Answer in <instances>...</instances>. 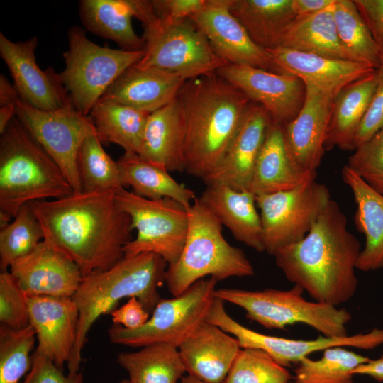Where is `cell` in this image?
Here are the masks:
<instances>
[{"label":"cell","instance_id":"6da1fadb","mask_svg":"<svg viewBox=\"0 0 383 383\" xmlns=\"http://www.w3.org/2000/svg\"><path fill=\"white\" fill-rule=\"evenodd\" d=\"M116 190L73 192L30 204L43 240L72 260L83 277L116 264L132 240L131 219L118 207Z\"/></svg>","mask_w":383,"mask_h":383},{"label":"cell","instance_id":"7a4b0ae2","mask_svg":"<svg viewBox=\"0 0 383 383\" xmlns=\"http://www.w3.org/2000/svg\"><path fill=\"white\" fill-rule=\"evenodd\" d=\"M360 251L345 215L331 199L304 238L273 256L285 277L313 301L338 306L357 291L355 270Z\"/></svg>","mask_w":383,"mask_h":383},{"label":"cell","instance_id":"3957f363","mask_svg":"<svg viewBox=\"0 0 383 383\" xmlns=\"http://www.w3.org/2000/svg\"><path fill=\"white\" fill-rule=\"evenodd\" d=\"M177 98L185 121L184 171L203 179L221 162L252 102L217 73L187 80Z\"/></svg>","mask_w":383,"mask_h":383},{"label":"cell","instance_id":"277c9868","mask_svg":"<svg viewBox=\"0 0 383 383\" xmlns=\"http://www.w3.org/2000/svg\"><path fill=\"white\" fill-rule=\"evenodd\" d=\"M167 263L157 254L124 256L111 267L83 277L72 297L79 310L77 335L68 362L69 373L79 372L87 335L95 321L114 309L123 298L136 297L152 311L161 299L158 289L165 282Z\"/></svg>","mask_w":383,"mask_h":383},{"label":"cell","instance_id":"5b68a950","mask_svg":"<svg viewBox=\"0 0 383 383\" xmlns=\"http://www.w3.org/2000/svg\"><path fill=\"white\" fill-rule=\"evenodd\" d=\"M1 135V227L27 204L74 192L57 164L16 116Z\"/></svg>","mask_w":383,"mask_h":383},{"label":"cell","instance_id":"8992f818","mask_svg":"<svg viewBox=\"0 0 383 383\" xmlns=\"http://www.w3.org/2000/svg\"><path fill=\"white\" fill-rule=\"evenodd\" d=\"M187 211L189 226L184 248L177 261L167 265L165 272V282L173 296L206 276L218 282L254 274L244 252L227 242L222 223L199 197Z\"/></svg>","mask_w":383,"mask_h":383},{"label":"cell","instance_id":"52a82bcc","mask_svg":"<svg viewBox=\"0 0 383 383\" xmlns=\"http://www.w3.org/2000/svg\"><path fill=\"white\" fill-rule=\"evenodd\" d=\"M298 285L287 290L265 289L246 290L222 288L215 296L243 309L248 318L267 329H285L297 323L307 325L326 337L348 335L351 314L324 303L308 301Z\"/></svg>","mask_w":383,"mask_h":383},{"label":"cell","instance_id":"ba28073f","mask_svg":"<svg viewBox=\"0 0 383 383\" xmlns=\"http://www.w3.org/2000/svg\"><path fill=\"white\" fill-rule=\"evenodd\" d=\"M143 56L138 68H155L185 81L216 72L228 64L190 18L168 20L157 14L143 24Z\"/></svg>","mask_w":383,"mask_h":383},{"label":"cell","instance_id":"9c48e42d","mask_svg":"<svg viewBox=\"0 0 383 383\" xmlns=\"http://www.w3.org/2000/svg\"><path fill=\"white\" fill-rule=\"evenodd\" d=\"M68 44L63 53L65 67L60 77L74 106L85 116L116 79L143 56V50L98 45L78 26L69 30Z\"/></svg>","mask_w":383,"mask_h":383},{"label":"cell","instance_id":"30bf717a","mask_svg":"<svg viewBox=\"0 0 383 383\" xmlns=\"http://www.w3.org/2000/svg\"><path fill=\"white\" fill-rule=\"evenodd\" d=\"M218 281H197L182 294L161 299L141 327L130 330L113 324L108 331L113 343L142 348L154 343L179 345L204 321L216 298Z\"/></svg>","mask_w":383,"mask_h":383},{"label":"cell","instance_id":"8fae6325","mask_svg":"<svg viewBox=\"0 0 383 383\" xmlns=\"http://www.w3.org/2000/svg\"><path fill=\"white\" fill-rule=\"evenodd\" d=\"M118 207L129 215L137 235L124 247V256L155 253L174 264L184 248L189 226L187 207L172 199H148L121 187L116 191Z\"/></svg>","mask_w":383,"mask_h":383},{"label":"cell","instance_id":"7c38bea8","mask_svg":"<svg viewBox=\"0 0 383 383\" xmlns=\"http://www.w3.org/2000/svg\"><path fill=\"white\" fill-rule=\"evenodd\" d=\"M255 199L260 211L265 251L271 255L304 238L331 200L327 187L316 180Z\"/></svg>","mask_w":383,"mask_h":383},{"label":"cell","instance_id":"4fadbf2b","mask_svg":"<svg viewBox=\"0 0 383 383\" xmlns=\"http://www.w3.org/2000/svg\"><path fill=\"white\" fill-rule=\"evenodd\" d=\"M16 116L60 167L74 192H82L77 158L84 139L96 132L90 116L70 104L54 111L32 107L21 99Z\"/></svg>","mask_w":383,"mask_h":383},{"label":"cell","instance_id":"5bb4252c","mask_svg":"<svg viewBox=\"0 0 383 383\" xmlns=\"http://www.w3.org/2000/svg\"><path fill=\"white\" fill-rule=\"evenodd\" d=\"M234 336L241 348H257L269 353L278 363L287 367L299 363L309 355L332 347H350L372 350L383 345V329L375 328L367 333L344 337L320 336L316 339H291L263 334L251 330L226 312L224 302L215 298L206 318Z\"/></svg>","mask_w":383,"mask_h":383},{"label":"cell","instance_id":"9a60e30c","mask_svg":"<svg viewBox=\"0 0 383 383\" xmlns=\"http://www.w3.org/2000/svg\"><path fill=\"white\" fill-rule=\"evenodd\" d=\"M306 94L296 116L282 126L292 160L302 170L316 172L326 151V140L335 97L343 87L304 83Z\"/></svg>","mask_w":383,"mask_h":383},{"label":"cell","instance_id":"2e32d148","mask_svg":"<svg viewBox=\"0 0 383 383\" xmlns=\"http://www.w3.org/2000/svg\"><path fill=\"white\" fill-rule=\"evenodd\" d=\"M216 73L263 106L274 124L284 126L292 121L304 101V83L289 74L233 64L223 65Z\"/></svg>","mask_w":383,"mask_h":383},{"label":"cell","instance_id":"e0dca14e","mask_svg":"<svg viewBox=\"0 0 383 383\" xmlns=\"http://www.w3.org/2000/svg\"><path fill=\"white\" fill-rule=\"evenodd\" d=\"M38 38L13 42L0 33V55L6 64L21 100L33 108L54 111L72 102L60 77L36 62Z\"/></svg>","mask_w":383,"mask_h":383},{"label":"cell","instance_id":"ac0fdd59","mask_svg":"<svg viewBox=\"0 0 383 383\" xmlns=\"http://www.w3.org/2000/svg\"><path fill=\"white\" fill-rule=\"evenodd\" d=\"M231 0H206L190 18L204 33L216 53L228 64L278 72L268 52L250 38L230 11Z\"/></svg>","mask_w":383,"mask_h":383},{"label":"cell","instance_id":"d6986e66","mask_svg":"<svg viewBox=\"0 0 383 383\" xmlns=\"http://www.w3.org/2000/svg\"><path fill=\"white\" fill-rule=\"evenodd\" d=\"M9 272L27 296L72 297L83 279L78 266L44 240Z\"/></svg>","mask_w":383,"mask_h":383},{"label":"cell","instance_id":"ffe728a7","mask_svg":"<svg viewBox=\"0 0 383 383\" xmlns=\"http://www.w3.org/2000/svg\"><path fill=\"white\" fill-rule=\"evenodd\" d=\"M30 325L38 340L35 351L62 369L77 340L79 310L72 297L27 296Z\"/></svg>","mask_w":383,"mask_h":383},{"label":"cell","instance_id":"44dd1931","mask_svg":"<svg viewBox=\"0 0 383 383\" xmlns=\"http://www.w3.org/2000/svg\"><path fill=\"white\" fill-rule=\"evenodd\" d=\"M270 122L265 109L252 102L221 162L202 179L204 184H223L237 191H248Z\"/></svg>","mask_w":383,"mask_h":383},{"label":"cell","instance_id":"7402d4cb","mask_svg":"<svg viewBox=\"0 0 383 383\" xmlns=\"http://www.w3.org/2000/svg\"><path fill=\"white\" fill-rule=\"evenodd\" d=\"M178 349L188 374L206 383H223L241 347L234 336L205 321Z\"/></svg>","mask_w":383,"mask_h":383},{"label":"cell","instance_id":"603a6c76","mask_svg":"<svg viewBox=\"0 0 383 383\" xmlns=\"http://www.w3.org/2000/svg\"><path fill=\"white\" fill-rule=\"evenodd\" d=\"M316 172L301 169L290 157L282 126L270 122L248 191L255 196L294 189L315 180Z\"/></svg>","mask_w":383,"mask_h":383},{"label":"cell","instance_id":"cb8c5ba5","mask_svg":"<svg viewBox=\"0 0 383 383\" xmlns=\"http://www.w3.org/2000/svg\"><path fill=\"white\" fill-rule=\"evenodd\" d=\"M185 82L158 69L132 66L116 79L101 99L152 113L174 99Z\"/></svg>","mask_w":383,"mask_h":383},{"label":"cell","instance_id":"d4e9b609","mask_svg":"<svg viewBox=\"0 0 383 383\" xmlns=\"http://www.w3.org/2000/svg\"><path fill=\"white\" fill-rule=\"evenodd\" d=\"M279 73L294 75L304 83L343 87L376 70L360 62L331 59L282 47L265 50Z\"/></svg>","mask_w":383,"mask_h":383},{"label":"cell","instance_id":"484cf974","mask_svg":"<svg viewBox=\"0 0 383 383\" xmlns=\"http://www.w3.org/2000/svg\"><path fill=\"white\" fill-rule=\"evenodd\" d=\"M184 140V117L177 96L149 114L138 155L169 172H182Z\"/></svg>","mask_w":383,"mask_h":383},{"label":"cell","instance_id":"4316f807","mask_svg":"<svg viewBox=\"0 0 383 383\" xmlns=\"http://www.w3.org/2000/svg\"><path fill=\"white\" fill-rule=\"evenodd\" d=\"M199 198L236 240L257 252L265 251L261 218L253 194L213 184L206 186Z\"/></svg>","mask_w":383,"mask_h":383},{"label":"cell","instance_id":"83f0119b","mask_svg":"<svg viewBox=\"0 0 383 383\" xmlns=\"http://www.w3.org/2000/svg\"><path fill=\"white\" fill-rule=\"evenodd\" d=\"M344 183L352 191L356 204L355 223L365 237L357 269L369 272L383 269V195L371 188L346 165L341 171Z\"/></svg>","mask_w":383,"mask_h":383},{"label":"cell","instance_id":"f1b7e54d","mask_svg":"<svg viewBox=\"0 0 383 383\" xmlns=\"http://www.w3.org/2000/svg\"><path fill=\"white\" fill-rule=\"evenodd\" d=\"M138 0H82L79 16L86 29L114 41L122 50H143L145 41L134 31L131 18L137 17Z\"/></svg>","mask_w":383,"mask_h":383},{"label":"cell","instance_id":"f546056e","mask_svg":"<svg viewBox=\"0 0 383 383\" xmlns=\"http://www.w3.org/2000/svg\"><path fill=\"white\" fill-rule=\"evenodd\" d=\"M377 70L344 86L337 94L326 140V150H355V138L377 84Z\"/></svg>","mask_w":383,"mask_h":383},{"label":"cell","instance_id":"4dcf8cb0","mask_svg":"<svg viewBox=\"0 0 383 383\" xmlns=\"http://www.w3.org/2000/svg\"><path fill=\"white\" fill-rule=\"evenodd\" d=\"M230 11L254 43L265 50L279 47L296 18L292 0H231Z\"/></svg>","mask_w":383,"mask_h":383},{"label":"cell","instance_id":"1f68e13d","mask_svg":"<svg viewBox=\"0 0 383 383\" xmlns=\"http://www.w3.org/2000/svg\"><path fill=\"white\" fill-rule=\"evenodd\" d=\"M123 186L145 199L175 200L189 207L196 198L193 190L178 183L165 167L149 162L138 154L125 152L117 161Z\"/></svg>","mask_w":383,"mask_h":383},{"label":"cell","instance_id":"d6a6232c","mask_svg":"<svg viewBox=\"0 0 383 383\" xmlns=\"http://www.w3.org/2000/svg\"><path fill=\"white\" fill-rule=\"evenodd\" d=\"M333 5L314 14L295 18L279 47L331 59L351 60L338 36Z\"/></svg>","mask_w":383,"mask_h":383},{"label":"cell","instance_id":"836d02e7","mask_svg":"<svg viewBox=\"0 0 383 383\" xmlns=\"http://www.w3.org/2000/svg\"><path fill=\"white\" fill-rule=\"evenodd\" d=\"M150 113L100 99L91 109L90 117L101 143H115L125 152L138 154Z\"/></svg>","mask_w":383,"mask_h":383},{"label":"cell","instance_id":"e575fe53","mask_svg":"<svg viewBox=\"0 0 383 383\" xmlns=\"http://www.w3.org/2000/svg\"><path fill=\"white\" fill-rule=\"evenodd\" d=\"M117 360L128 372L131 383H178L187 372L178 348L168 343L121 353Z\"/></svg>","mask_w":383,"mask_h":383},{"label":"cell","instance_id":"d590c367","mask_svg":"<svg viewBox=\"0 0 383 383\" xmlns=\"http://www.w3.org/2000/svg\"><path fill=\"white\" fill-rule=\"evenodd\" d=\"M333 16L339 40L350 59L379 68L383 57L354 0H335Z\"/></svg>","mask_w":383,"mask_h":383},{"label":"cell","instance_id":"8d00e7d4","mask_svg":"<svg viewBox=\"0 0 383 383\" xmlns=\"http://www.w3.org/2000/svg\"><path fill=\"white\" fill-rule=\"evenodd\" d=\"M370 360L345 347L329 348L318 360L297 363L291 383H354L353 371Z\"/></svg>","mask_w":383,"mask_h":383},{"label":"cell","instance_id":"74e56055","mask_svg":"<svg viewBox=\"0 0 383 383\" xmlns=\"http://www.w3.org/2000/svg\"><path fill=\"white\" fill-rule=\"evenodd\" d=\"M101 143L94 132L84 139L79 148L77 165L82 192H105L123 187L118 162L106 152Z\"/></svg>","mask_w":383,"mask_h":383},{"label":"cell","instance_id":"f35d334b","mask_svg":"<svg viewBox=\"0 0 383 383\" xmlns=\"http://www.w3.org/2000/svg\"><path fill=\"white\" fill-rule=\"evenodd\" d=\"M44 238L43 229L30 204L23 206L13 221L0 231V268H8L33 251Z\"/></svg>","mask_w":383,"mask_h":383},{"label":"cell","instance_id":"ab89813d","mask_svg":"<svg viewBox=\"0 0 383 383\" xmlns=\"http://www.w3.org/2000/svg\"><path fill=\"white\" fill-rule=\"evenodd\" d=\"M35 332L28 326L13 329L1 324L0 328V383H21L31 368L30 353Z\"/></svg>","mask_w":383,"mask_h":383},{"label":"cell","instance_id":"60d3db41","mask_svg":"<svg viewBox=\"0 0 383 383\" xmlns=\"http://www.w3.org/2000/svg\"><path fill=\"white\" fill-rule=\"evenodd\" d=\"M292 377L265 350L241 348L224 383H291Z\"/></svg>","mask_w":383,"mask_h":383},{"label":"cell","instance_id":"b9f144b4","mask_svg":"<svg viewBox=\"0 0 383 383\" xmlns=\"http://www.w3.org/2000/svg\"><path fill=\"white\" fill-rule=\"evenodd\" d=\"M346 165L383 195V128L355 148Z\"/></svg>","mask_w":383,"mask_h":383},{"label":"cell","instance_id":"7bdbcfd3","mask_svg":"<svg viewBox=\"0 0 383 383\" xmlns=\"http://www.w3.org/2000/svg\"><path fill=\"white\" fill-rule=\"evenodd\" d=\"M0 321L13 329L30 325L27 296L9 271L0 274Z\"/></svg>","mask_w":383,"mask_h":383},{"label":"cell","instance_id":"ee69618b","mask_svg":"<svg viewBox=\"0 0 383 383\" xmlns=\"http://www.w3.org/2000/svg\"><path fill=\"white\" fill-rule=\"evenodd\" d=\"M377 84L355 138V150L383 128V65L377 69Z\"/></svg>","mask_w":383,"mask_h":383},{"label":"cell","instance_id":"f6af8a7d","mask_svg":"<svg viewBox=\"0 0 383 383\" xmlns=\"http://www.w3.org/2000/svg\"><path fill=\"white\" fill-rule=\"evenodd\" d=\"M82 373L65 374L50 360L35 350L30 371L21 383H83Z\"/></svg>","mask_w":383,"mask_h":383},{"label":"cell","instance_id":"bcb514c9","mask_svg":"<svg viewBox=\"0 0 383 383\" xmlns=\"http://www.w3.org/2000/svg\"><path fill=\"white\" fill-rule=\"evenodd\" d=\"M206 0H152L157 16L163 19L179 20L190 18L204 5Z\"/></svg>","mask_w":383,"mask_h":383},{"label":"cell","instance_id":"7dc6e473","mask_svg":"<svg viewBox=\"0 0 383 383\" xmlns=\"http://www.w3.org/2000/svg\"><path fill=\"white\" fill-rule=\"evenodd\" d=\"M383 57V0H354Z\"/></svg>","mask_w":383,"mask_h":383},{"label":"cell","instance_id":"c3c4849f","mask_svg":"<svg viewBox=\"0 0 383 383\" xmlns=\"http://www.w3.org/2000/svg\"><path fill=\"white\" fill-rule=\"evenodd\" d=\"M113 324L134 330L143 326L149 319V312L136 297L129 298L124 304L111 312Z\"/></svg>","mask_w":383,"mask_h":383},{"label":"cell","instance_id":"681fc988","mask_svg":"<svg viewBox=\"0 0 383 383\" xmlns=\"http://www.w3.org/2000/svg\"><path fill=\"white\" fill-rule=\"evenodd\" d=\"M335 0H292L296 18L308 16L332 6Z\"/></svg>","mask_w":383,"mask_h":383},{"label":"cell","instance_id":"f907efd6","mask_svg":"<svg viewBox=\"0 0 383 383\" xmlns=\"http://www.w3.org/2000/svg\"><path fill=\"white\" fill-rule=\"evenodd\" d=\"M354 375L367 376L376 381L383 382V354L378 358L370 359L353 371Z\"/></svg>","mask_w":383,"mask_h":383},{"label":"cell","instance_id":"816d5d0a","mask_svg":"<svg viewBox=\"0 0 383 383\" xmlns=\"http://www.w3.org/2000/svg\"><path fill=\"white\" fill-rule=\"evenodd\" d=\"M20 99L18 94L4 75L0 76V106L14 104Z\"/></svg>","mask_w":383,"mask_h":383},{"label":"cell","instance_id":"f5cc1de1","mask_svg":"<svg viewBox=\"0 0 383 383\" xmlns=\"http://www.w3.org/2000/svg\"><path fill=\"white\" fill-rule=\"evenodd\" d=\"M16 115L15 104L1 106L0 108V133L5 131Z\"/></svg>","mask_w":383,"mask_h":383},{"label":"cell","instance_id":"db71d44e","mask_svg":"<svg viewBox=\"0 0 383 383\" xmlns=\"http://www.w3.org/2000/svg\"><path fill=\"white\" fill-rule=\"evenodd\" d=\"M178 383H206L197 377L188 374L185 377H182ZM224 383V382H223Z\"/></svg>","mask_w":383,"mask_h":383},{"label":"cell","instance_id":"11a10c76","mask_svg":"<svg viewBox=\"0 0 383 383\" xmlns=\"http://www.w3.org/2000/svg\"><path fill=\"white\" fill-rule=\"evenodd\" d=\"M118 383H131L130 381L128 379H123L121 382H119Z\"/></svg>","mask_w":383,"mask_h":383}]
</instances>
